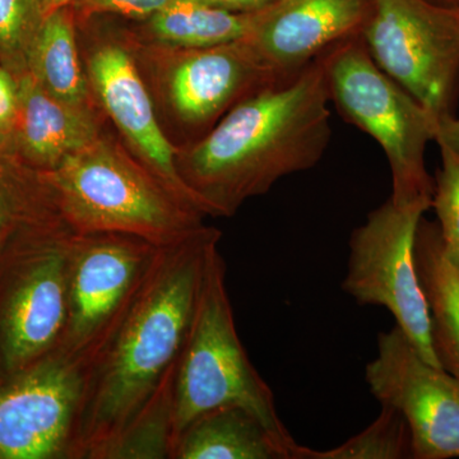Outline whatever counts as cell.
<instances>
[{
    "label": "cell",
    "instance_id": "52a82bcc",
    "mask_svg": "<svg viewBox=\"0 0 459 459\" xmlns=\"http://www.w3.org/2000/svg\"><path fill=\"white\" fill-rule=\"evenodd\" d=\"M374 63L437 120L459 80V9L430 0H371L361 32Z\"/></svg>",
    "mask_w": 459,
    "mask_h": 459
},
{
    "label": "cell",
    "instance_id": "d6986e66",
    "mask_svg": "<svg viewBox=\"0 0 459 459\" xmlns=\"http://www.w3.org/2000/svg\"><path fill=\"white\" fill-rule=\"evenodd\" d=\"M133 38L164 49H202L246 38L252 13H235L201 0H174L143 21Z\"/></svg>",
    "mask_w": 459,
    "mask_h": 459
},
{
    "label": "cell",
    "instance_id": "ac0fdd59",
    "mask_svg": "<svg viewBox=\"0 0 459 459\" xmlns=\"http://www.w3.org/2000/svg\"><path fill=\"white\" fill-rule=\"evenodd\" d=\"M416 268L430 309L433 344L444 370L459 379V271L444 252L439 229L420 222Z\"/></svg>",
    "mask_w": 459,
    "mask_h": 459
},
{
    "label": "cell",
    "instance_id": "30bf717a",
    "mask_svg": "<svg viewBox=\"0 0 459 459\" xmlns=\"http://www.w3.org/2000/svg\"><path fill=\"white\" fill-rule=\"evenodd\" d=\"M365 380L382 406L403 416L412 458H459V379L425 361L397 325L377 336Z\"/></svg>",
    "mask_w": 459,
    "mask_h": 459
},
{
    "label": "cell",
    "instance_id": "7a4b0ae2",
    "mask_svg": "<svg viewBox=\"0 0 459 459\" xmlns=\"http://www.w3.org/2000/svg\"><path fill=\"white\" fill-rule=\"evenodd\" d=\"M322 57L301 74L256 91L204 137L178 148L181 180L207 216L231 217L282 178L314 168L331 141Z\"/></svg>",
    "mask_w": 459,
    "mask_h": 459
},
{
    "label": "cell",
    "instance_id": "7c38bea8",
    "mask_svg": "<svg viewBox=\"0 0 459 459\" xmlns=\"http://www.w3.org/2000/svg\"><path fill=\"white\" fill-rule=\"evenodd\" d=\"M83 59L96 104L110 117L132 155L171 192L204 211L178 172V147L160 122L131 33L96 36L84 48Z\"/></svg>",
    "mask_w": 459,
    "mask_h": 459
},
{
    "label": "cell",
    "instance_id": "3957f363",
    "mask_svg": "<svg viewBox=\"0 0 459 459\" xmlns=\"http://www.w3.org/2000/svg\"><path fill=\"white\" fill-rule=\"evenodd\" d=\"M48 177L77 234L117 232L169 247L204 226L201 208L171 192L104 131Z\"/></svg>",
    "mask_w": 459,
    "mask_h": 459
},
{
    "label": "cell",
    "instance_id": "cb8c5ba5",
    "mask_svg": "<svg viewBox=\"0 0 459 459\" xmlns=\"http://www.w3.org/2000/svg\"><path fill=\"white\" fill-rule=\"evenodd\" d=\"M451 117L439 123L435 142L439 144L442 164L434 179L433 205L444 252L459 271V142Z\"/></svg>",
    "mask_w": 459,
    "mask_h": 459
},
{
    "label": "cell",
    "instance_id": "7402d4cb",
    "mask_svg": "<svg viewBox=\"0 0 459 459\" xmlns=\"http://www.w3.org/2000/svg\"><path fill=\"white\" fill-rule=\"evenodd\" d=\"M412 458L410 429L403 416L392 407L382 406L369 427L327 451H316L296 444L292 459H404Z\"/></svg>",
    "mask_w": 459,
    "mask_h": 459
},
{
    "label": "cell",
    "instance_id": "8fae6325",
    "mask_svg": "<svg viewBox=\"0 0 459 459\" xmlns=\"http://www.w3.org/2000/svg\"><path fill=\"white\" fill-rule=\"evenodd\" d=\"M89 370L54 351L0 385V459L68 458Z\"/></svg>",
    "mask_w": 459,
    "mask_h": 459
},
{
    "label": "cell",
    "instance_id": "8992f818",
    "mask_svg": "<svg viewBox=\"0 0 459 459\" xmlns=\"http://www.w3.org/2000/svg\"><path fill=\"white\" fill-rule=\"evenodd\" d=\"M431 205H397L391 197L371 211L350 238L343 291L360 305H379L425 361L442 368L433 344L430 309L416 268L420 222Z\"/></svg>",
    "mask_w": 459,
    "mask_h": 459
},
{
    "label": "cell",
    "instance_id": "5bb4252c",
    "mask_svg": "<svg viewBox=\"0 0 459 459\" xmlns=\"http://www.w3.org/2000/svg\"><path fill=\"white\" fill-rule=\"evenodd\" d=\"M371 0H274L252 13L244 41L279 82L361 36Z\"/></svg>",
    "mask_w": 459,
    "mask_h": 459
},
{
    "label": "cell",
    "instance_id": "277c9868",
    "mask_svg": "<svg viewBox=\"0 0 459 459\" xmlns=\"http://www.w3.org/2000/svg\"><path fill=\"white\" fill-rule=\"evenodd\" d=\"M222 406L243 407L280 439L294 440L281 421L273 392L238 338L226 289V263L217 246L208 256L197 307L178 361L172 451L195 419Z\"/></svg>",
    "mask_w": 459,
    "mask_h": 459
},
{
    "label": "cell",
    "instance_id": "4316f807",
    "mask_svg": "<svg viewBox=\"0 0 459 459\" xmlns=\"http://www.w3.org/2000/svg\"><path fill=\"white\" fill-rule=\"evenodd\" d=\"M213 7L226 9L235 13H255L256 11L267 7L274 0H201Z\"/></svg>",
    "mask_w": 459,
    "mask_h": 459
},
{
    "label": "cell",
    "instance_id": "5b68a950",
    "mask_svg": "<svg viewBox=\"0 0 459 459\" xmlns=\"http://www.w3.org/2000/svg\"><path fill=\"white\" fill-rule=\"evenodd\" d=\"M331 104L346 122L385 151L397 205H433L434 179L425 165L439 120L371 59L361 36L322 56Z\"/></svg>",
    "mask_w": 459,
    "mask_h": 459
},
{
    "label": "cell",
    "instance_id": "83f0119b",
    "mask_svg": "<svg viewBox=\"0 0 459 459\" xmlns=\"http://www.w3.org/2000/svg\"><path fill=\"white\" fill-rule=\"evenodd\" d=\"M53 8L66 7V5L74 4L75 2H82V0H50Z\"/></svg>",
    "mask_w": 459,
    "mask_h": 459
},
{
    "label": "cell",
    "instance_id": "2e32d148",
    "mask_svg": "<svg viewBox=\"0 0 459 459\" xmlns=\"http://www.w3.org/2000/svg\"><path fill=\"white\" fill-rule=\"evenodd\" d=\"M71 232L48 172L0 142V255L14 238L51 240Z\"/></svg>",
    "mask_w": 459,
    "mask_h": 459
},
{
    "label": "cell",
    "instance_id": "44dd1931",
    "mask_svg": "<svg viewBox=\"0 0 459 459\" xmlns=\"http://www.w3.org/2000/svg\"><path fill=\"white\" fill-rule=\"evenodd\" d=\"M177 368L178 362L165 374L146 406L110 446L104 459H171Z\"/></svg>",
    "mask_w": 459,
    "mask_h": 459
},
{
    "label": "cell",
    "instance_id": "9a60e30c",
    "mask_svg": "<svg viewBox=\"0 0 459 459\" xmlns=\"http://www.w3.org/2000/svg\"><path fill=\"white\" fill-rule=\"evenodd\" d=\"M18 108L12 147L42 172L56 166L102 133L100 110L78 108L47 92L31 74L17 80Z\"/></svg>",
    "mask_w": 459,
    "mask_h": 459
},
{
    "label": "cell",
    "instance_id": "9c48e42d",
    "mask_svg": "<svg viewBox=\"0 0 459 459\" xmlns=\"http://www.w3.org/2000/svg\"><path fill=\"white\" fill-rule=\"evenodd\" d=\"M132 39L138 60L153 74L160 101L188 144L204 137L241 100L280 83L243 39L202 49H164Z\"/></svg>",
    "mask_w": 459,
    "mask_h": 459
},
{
    "label": "cell",
    "instance_id": "4fadbf2b",
    "mask_svg": "<svg viewBox=\"0 0 459 459\" xmlns=\"http://www.w3.org/2000/svg\"><path fill=\"white\" fill-rule=\"evenodd\" d=\"M77 232L33 250L17 268L0 313L5 379L56 351L68 318L72 247Z\"/></svg>",
    "mask_w": 459,
    "mask_h": 459
},
{
    "label": "cell",
    "instance_id": "f1b7e54d",
    "mask_svg": "<svg viewBox=\"0 0 459 459\" xmlns=\"http://www.w3.org/2000/svg\"><path fill=\"white\" fill-rule=\"evenodd\" d=\"M451 126L453 129V132H455V137H457V140L459 142V119H455V117H451Z\"/></svg>",
    "mask_w": 459,
    "mask_h": 459
},
{
    "label": "cell",
    "instance_id": "6da1fadb",
    "mask_svg": "<svg viewBox=\"0 0 459 459\" xmlns=\"http://www.w3.org/2000/svg\"><path fill=\"white\" fill-rule=\"evenodd\" d=\"M221 232L160 247L122 325L90 370L69 459H104L179 360L205 265Z\"/></svg>",
    "mask_w": 459,
    "mask_h": 459
},
{
    "label": "cell",
    "instance_id": "d4e9b609",
    "mask_svg": "<svg viewBox=\"0 0 459 459\" xmlns=\"http://www.w3.org/2000/svg\"><path fill=\"white\" fill-rule=\"evenodd\" d=\"M82 2L90 12H105V13L131 18V20L144 21L164 9L174 0H82Z\"/></svg>",
    "mask_w": 459,
    "mask_h": 459
},
{
    "label": "cell",
    "instance_id": "ffe728a7",
    "mask_svg": "<svg viewBox=\"0 0 459 459\" xmlns=\"http://www.w3.org/2000/svg\"><path fill=\"white\" fill-rule=\"evenodd\" d=\"M30 74L59 101L100 110L84 72L71 5L53 9L45 21L33 49Z\"/></svg>",
    "mask_w": 459,
    "mask_h": 459
},
{
    "label": "cell",
    "instance_id": "e0dca14e",
    "mask_svg": "<svg viewBox=\"0 0 459 459\" xmlns=\"http://www.w3.org/2000/svg\"><path fill=\"white\" fill-rule=\"evenodd\" d=\"M285 442L238 406H222L195 419L175 444L171 459H292Z\"/></svg>",
    "mask_w": 459,
    "mask_h": 459
},
{
    "label": "cell",
    "instance_id": "603a6c76",
    "mask_svg": "<svg viewBox=\"0 0 459 459\" xmlns=\"http://www.w3.org/2000/svg\"><path fill=\"white\" fill-rule=\"evenodd\" d=\"M53 9L50 0H0V65L14 80L30 74L33 49Z\"/></svg>",
    "mask_w": 459,
    "mask_h": 459
},
{
    "label": "cell",
    "instance_id": "484cf974",
    "mask_svg": "<svg viewBox=\"0 0 459 459\" xmlns=\"http://www.w3.org/2000/svg\"><path fill=\"white\" fill-rule=\"evenodd\" d=\"M17 108V81L0 65V142H5L11 146Z\"/></svg>",
    "mask_w": 459,
    "mask_h": 459
},
{
    "label": "cell",
    "instance_id": "ba28073f",
    "mask_svg": "<svg viewBox=\"0 0 459 459\" xmlns=\"http://www.w3.org/2000/svg\"><path fill=\"white\" fill-rule=\"evenodd\" d=\"M160 247L117 232L75 234L68 318L57 352L90 373L122 325Z\"/></svg>",
    "mask_w": 459,
    "mask_h": 459
}]
</instances>
